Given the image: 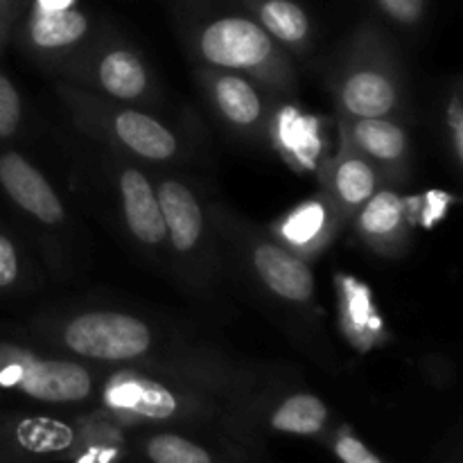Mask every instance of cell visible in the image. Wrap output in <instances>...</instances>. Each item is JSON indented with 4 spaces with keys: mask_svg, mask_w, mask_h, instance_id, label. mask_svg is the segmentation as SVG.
I'll return each instance as SVG.
<instances>
[{
    "mask_svg": "<svg viewBox=\"0 0 463 463\" xmlns=\"http://www.w3.org/2000/svg\"><path fill=\"white\" fill-rule=\"evenodd\" d=\"M0 383L16 387L25 396L52 405L84 402L93 393V375L86 366L71 360H36L25 357L0 373Z\"/></svg>",
    "mask_w": 463,
    "mask_h": 463,
    "instance_id": "5b68a950",
    "label": "cell"
},
{
    "mask_svg": "<svg viewBox=\"0 0 463 463\" xmlns=\"http://www.w3.org/2000/svg\"><path fill=\"white\" fill-rule=\"evenodd\" d=\"M147 457L154 463H213V457L202 446L176 434H156L149 439Z\"/></svg>",
    "mask_w": 463,
    "mask_h": 463,
    "instance_id": "ffe728a7",
    "label": "cell"
},
{
    "mask_svg": "<svg viewBox=\"0 0 463 463\" xmlns=\"http://www.w3.org/2000/svg\"><path fill=\"white\" fill-rule=\"evenodd\" d=\"M30 0H0V45L9 39L14 25L25 12Z\"/></svg>",
    "mask_w": 463,
    "mask_h": 463,
    "instance_id": "484cf974",
    "label": "cell"
},
{
    "mask_svg": "<svg viewBox=\"0 0 463 463\" xmlns=\"http://www.w3.org/2000/svg\"><path fill=\"white\" fill-rule=\"evenodd\" d=\"M448 127H450L452 134V149H455L457 161H461L463 156V109H461V98L459 95H452L450 104H448V113H446Z\"/></svg>",
    "mask_w": 463,
    "mask_h": 463,
    "instance_id": "d4e9b609",
    "label": "cell"
},
{
    "mask_svg": "<svg viewBox=\"0 0 463 463\" xmlns=\"http://www.w3.org/2000/svg\"><path fill=\"white\" fill-rule=\"evenodd\" d=\"M0 185L21 211L39 224L57 226L66 217V208L57 190L21 154H0Z\"/></svg>",
    "mask_w": 463,
    "mask_h": 463,
    "instance_id": "ba28073f",
    "label": "cell"
},
{
    "mask_svg": "<svg viewBox=\"0 0 463 463\" xmlns=\"http://www.w3.org/2000/svg\"><path fill=\"white\" fill-rule=\"evenodd\" d=\"M380 184L383 172L360 152L344 145V152L330 167L326 197L330 199L339 220L351 222L357 211L373 197Z\"/></svg>",
    "mask_w": 463,
    "mask_h": 463,
    "instance_id": "4fadbf2b",
    "label": "cell"
},
{
    "mask_svg": "<svg viewBox=\"0 0 463 463\" xmlns=\"http://www.w3.org/2000/svg\"><path fill=\"white\" fill-rule=\"evenodd\" d=\"M375 7L398 25L411 27L423 21L428 0H373Z\"/></svg>",
    "mask_w": 463,
    "mask_h": 463,
    "instance_id": "7402d4cb",
    "label": "cell"
},
{
    "mask_svg": "<svg viewBox=\"0 0 463 463\" xmlns=\"http://www.w3.org/2000/svg\"><path fill=\"white\" fill-rule=\"evenodd\" d=\"M23 104L16 86L0 71V138H12L21 127Z\"/></svg>",
    "mask_w": 463,
    "mask_h": 463,
    "instance_id": "44dd1931",
    "label": "cell"
},
{
    "mask_svg": "<svg viewBox=\"0 0 463 463\" xmlns=\"http://www.w3.org/2000/svg\"><path fill=\"white\" fill-rule=\"evenodd\" d=\"M93 84L118 102H138L152 90V77L147 66L127 45L116 43L95 54Z\"/></svg>",
    "mask_w": 463,
    "mask_h": 463,
    "instance_id": "9a60e30c",
    "label": "cell"
},
{
    "mask_svg": "<svg viewBox=\"0 0 463 463\" xmlns=\"http://www.w3.org/2000/svg\"><path fill=\"white\" fill-rule=\"evenodd\" d=\"M63 348L95 362H140L156 346V335L140 317L116 310H89L75 315L59 333Z\"/></svg>",
    "mask_w": 463,
    "mask_h": 463,
    "instance_id": "3957f363",
    "label": "cell"
},
{
    "mask_svg": "<svg viewBox=\"0 0 463 463\" xmlns=\"http://www.w3.org/2000/svg\"><path fill=\"white\" fill-rule=\"evenodd\" d=\"M14 439L23 450L32 455H54L68 450L75 443V432L61 420L36 416V419H23L14 430Z\"/></svg>",
    "mask_w": 463,
    "mask_h": 463,
    "instance_id": "d6986e66",
    "label": "cell"
},
{
    "mask_svg": "<svg viewBox=\"0 0 463 463\" xmlns=\"http://www.w3.org/2000/svg\"><path fill=\"white\" fill-rule=\"evenodd\" d=\"M258 25L283 50L306 52L312 43V21L297 0H242Z\"/></svg>",
    "mask_w": 463,
    "mask_h": 463,
    "instance_id": "2e32d148",
    "label": "cell"
},
{
    "mask_svg": "<svg viewBox=\"0 0 463 463\" xmlns=\"http://www.w3.org/2000/svg\"><path fill=\"white\" fill-rule=\"evenodd\" d=\"M18 23L23 45L41 59L63 57L90 36V18L77 0H30Z\"/></svg>",
    "mask_w": 463,
    "mask_h": 463,
    "instance_id": "277c9868",
    "label": "cell"
},
{
    "mask_svg": "<svg viewBox=\"0 0 463 463\" xmlns=\"http://www.w3.org/2000/svg\"><path fill=\"white\" fill-rule=\"evenodd\" d=\"M249 265L260 285L280 301L303 306L315 297V274L307 262L279 240H253L249 244Z\"/></svg>",
    "mask_w": 463,
    "mask_h": 463,
    "instance_id": "8992f818",
    "label": "cell"
},
{
    "mask_svg": "<svg viewBox=\"0 0 463 463\" xmlns=\"http://www.w3.org/2000/svg\"><path fill=\"white\" fill-rule=\"evenodd\" d=\"M118 194H120L122 220L136 242L147 249L165 247V224L152 181L138 167H122L118 172Z\"/></svg>",
    "mask_w": 463,
    "mask_h": 463,
    "instance_id": "7c38bea8",
    "label": "cell"
},
{
    "mask_svg": "<svg viewBox=\"0 0 463 463\" xmlns=\"http://www.w3.org/2000/svg\"><path fill=\"white\" fill-rule=\"evenodd\" d=\"M89 120H99L116 145L145 161L165 163L179 154V138L158 118L138 109H111L107 116L90 111Z\"/></svg>",
    "mask_w": 463,
    "mask_h": 463,
    "instance_id": "52a82bcc",
    "label": "cell"
},
{
    "mask_svg": "<svg viewBox=\"0 0 463 463\" xmlns=\"http://www.w3.org/2000/svg\"><path fill=\"white\" fill-rule=\"evenodd\" d=\"M326 420H328V407L321 398L312 393H294L276 407L271 416V428L285 434L310 437L324 430Z\"/></svg>",
    "mask_w": 463,
    "mask_h": 463,
    "instance_id": "ac0fdd59",
    "label": "cell"
},
{
    "mask_svg": "<svg viewBox=\"0 0 463 463\" xmlns=\"http://www.w3.org/2000/svg\"><path fill=\"white\" fill-rule=\"evenodd\" d=\"M18 274H21V258L16 244L9 235L0 233V289L14 288Z\"/></svg>",
    "mask_w": 463,
    "mask_h": 463,
    "instance_id": "603a6c76",
    "label": "cell"
},
{
    "mask_svg": "<svg viewBox=\"0 0 463 463\" xmlns=\"http://www.w3.org/2000/svg\"><path fill=\"white\" fill-rule=\"evenodd\" d=\"M208 99L217 116L242 134H262L269 111L260 89L247 75L231 71H211L206 77Z\"/></svg>",
    "mask_w": 463,
    "mask_h": 463,
    "instance_id": "9c48e42d",
    "label": "cell"
},
{
    "mask_svg": "<svg viewBox=\"0 0 463 463\" xmlns=\"http://www.w3.org/2000/svg\"><path fill=\"white\" fill-rule=\"evenodd\" d=\"M335 452L342 459V463H383L360 439L351 437V434H344L342 439L335 446Z\"/></svg>",
    "mask_w": 463,
    "mask_h": 463,
    "instance_id": "cb8c5ba5",
    "label": "cell"
},
{
    "mask_svg": "<svg viewBox=\"0 0 463 463\" xmlns=\"http://www.w3.org/2000/svg\"><path fill=\"white\" fill-rule=\"evenodd\" d=\"M344 134L351 149L369 158L383 175L407 167L410 161V136L405 127L392 118H366V120H346Z\"/></svg>",
    "mask_w": 463,
    "mask_h": 463,
    "instance_id": "5bb4252c",
    "label": "cell"
},
{
    "mask_svg": "<svg viewBox=\"0 0 463 463\" xmlns=\"http://www.w3.org/2000/svg\"><path fill=\"white\" fill-rule=\"evenodd\" d=\"M339 217L335 213L330 199L319 197L303 203L301 208L285 217L279 231V242L292 249L294 253H315L330 240V235L337 231Z\"/></svg>",
    "mask_w": 463,
    "mask_h": 463,
    "instance_id": "e0dca14e",
    "label": "cell"
},
{
    "mask_svg": "<svg viewBox=\"0 0 463 463\" xmlns=\"http://www.w3.org/2000/svg\"><path fill=\"white\" fill-rule=\"evenodd\" d=\"M357 235L369 244L373 251L393 256L402 251L410 240V213L407 202L398 190L378 188L373 197L353 217Z\"/></svg>",
    "mask_w": 463,
    "mask_h": 463,
    "instance_id": "8fae6325",
    "label": "cell"
},
{
    "mask_svg": "<svg viewBox=\"0 0 463 463\" xmlns=\"http://www.w3.org/2000/svg\"><path fill=\"white\" fill-rule=\"evenodd\" d=\"M184 23L193 54L211 71L256 77L274 89L292 81L288 54L242 0H184Z\"/></svg>",
    "mask_w": 463,
    "mask_h": 463,
    "instance_id": "6da1fadb",
    "label": "cell"
},
{
    "mask_svg": "<svg viewBox=\"0 0 463 463\" xmlns=\"http://www.w3.org/2000/svg\"><path fill=\"white\" fill-rule=\"evenodd\" d=\"M156 197L172 251L184 258L197 256L206 238V213L194 190L176 179H161Z\"/></svg>",
    "mask_w": 463,
    "mask_h": 463,
    "instance_id": "30bf717a",
    "label": "cell"
},
{
    "mask_svg": "<svg viewBox=\"0 0 463 463\" xmlns=\"http://www.w3.org/2000/svg\"><path fill=\"white\" fill-rule=\"evenodd\" d=\"M346 59L335 80V99L344 118L366 120L393 116L401 109V80L375 30H360Z\"/></svg>",
    "mask_w": 463,
    "mask_h": 463,
    "instance_id": "7a4b0ae2",
    "label": "cell"
}]
</instances>
